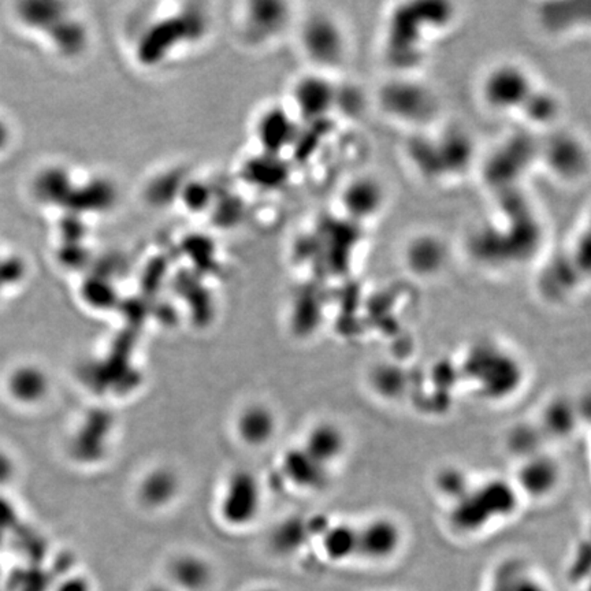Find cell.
Masks as SVG:
<instances>
[{
  "label": "cell",
  "mask_w": 591,
  "mask_h": 591,
  "mask_svg": "<svg viewBox=\"0 0 591 591\" xmlns=\"http://www.w3.org/2000/svg\"><path fill=\"white\" fill-rule=\"evenodd\" d=\"M463 372L474 390L489 400L510 398L523 378V365L515 354L484 339L467 352Z\"/></svg>",
  "instance_id": "6da1fadb"
},
{
  "label": "cell",
  "mask_w": 591,
  "mask_h": 591,
  "mask_svg": "<svg viewBox=\"0 0 591 591\" xmlns=\"http://www.w3.org/2000/svg\"><path fill=\"white\" fill-rule=\"evenodd\" d=\"M518 492L515 484L504 481L471 484L463 496L450 504V523L463 534L481 533L497 520L512 515Z\"/></svg>",
  "instance_id": "7a4b0ae2"
},
{
  "label": "cell",
  "mask_w": 591,
  "mask_h": 591,
  "mask_svg": "<svg viewBox=\"0 0 591 591\" xmlns=\"http://www.w3.org/2000/svg\"><path fill=\"white\" fill-rule=\"evenodd\" d=\"M538 84L525 64L502 61L486 70L479 98L492 113L519 114Z\"/></svg>",
  "instance_id": "3957f363"
},
{
  "label": "cell",
  "mask_w": 591,
  "mask_h": 591,
  "mask_svg": "<svg viewBox=\"0 0 591 591\" xmlns=\"http://www.w3.org/2000/svg\"><path fill=\"white\" fill-rule=\"evenodd\" d=\"M378 102L386 116L404 125L426 126L438 113L434 90L411 77H398L381 88Z\"/></svg>",
  "instance_id": "277c9868"
},
{
  "label": "cell",
  "mask_w": 591,
  "mask_h": 591,
  "mask_svg": "<svg viewBox=\"0 0 591 591\" xmlns=\"http://www.w3.org/2000/svg\"><path fill=\"white\" fill-rule=\"evenodd\" d=\"M303 47L311 61L326 73L341 67L348 56V35L336 17L322 13L311 17L303 28Z\"/></svg>",
  "instance_id": "5b68a950"
},
{
  "label": "cell",
  "mask_w": 591,
  "mask_h": 591,
  "mask_svg": "<svg viewBox=\"0 0 591 591\" xmlns=\"http://www.w3.org/2000/svg\"><path fill=\"white\" fill-rule=\"evenodd\" d=\"M263 507V489L250 470H237L225 482L219 497V515L229 527H250Z\"/></svg>",
  "instance_id": "8992f818"
},
{
  "label": "cell",
  "mask_w": 591,
  "mask_h": 591,
  "mask_svg": "<svg viewBox=\"0 0 591 591\" xmlns=\"http://www.w3.org/2000/svg\"><path fill=\"white\" fill-rule=\"evenodd\" d=\"M404 544L403 527L390 516L375 515L356 526V559L368 564L391 561Z\"/></svg>",
  "instance_id": "52a82bcc"
},
{
  "label": "cell",
  "mask_w": 591,
  "mask_h": 591,
  "mask_svg": "<svg viewBox=\"0 0 591 591\" xmlns=\"http://www.w3.org/2000/svg\"><path fill=\"white\" fill-rule=\"evenodd\" d=\"M538 158L553 177L564 183H577L587 173V148L570 132L552 133L538 148Z\"/></svg>",
  "instance_id": "ba28073f"
},
{
  "label": "cell",
  "mask_w": 591,
  "mask_h": 591,
  "mask_svg": "<svg viewBox=\"0 0 591 591\" xmlns=\"http://www.w3.org/2000/svg\"><path fill=\"white\" fill-rule=\"evenodd\" d=\"M388 204V189L374 175L349 178L339 193V206L351 220L370 222L382 214Z\"/></svg>",
  "instance_id": "9c48e42d"
},
{
  "label": "cell",
  "mask_w": 591,
  "mask_h": 591,
  "mask_svg": "<svg viewBox=\"0 0 591 591\" xmlns=\"http://www.w3.org/2000/svg\"><path fill=\"white\" fill-rule=\"evenodd\" d=\"M339 88L326 73L303 77L293 88V100L303 118L321 121L338 106Z\"/></svg>",
  "instance_id": "30bf717a"
},
{
  "label": "cell",
  "mask_w": 591,
  "mask_h": 591,
  "mask_svg": "<svg viewBox=\"0 0 591 591\" xmlns=\"http://www.w3.org/2000/svg\"><path fill=\"white\" fill-rule=\"evenodd\" d=\"M403 255L409 271L422 278H430L440 274L447 266L450 248L447 241L437 233H415L407 241Z\"/></svg>",
  "instance_id": "8fae6325"
},
{
  "label": "cell",
  "mask_w": 591,
  "mask_h": 591,
  "mask_svg": "<svg viewBox=\"0 0 591 591\" xmlns=\"http://www.w3.org/2000/svg\"><path fill=\"white\" fill-rule=\"evenodd\" d=\"M560 475L559 463L539 452L523 458L513 484L518 492H523L533 499H542L556 490Z\"/></svg>",
  "instance_id": "7c38bea8"
},
{
  "label": "cell",
  "mask_w": 591,
  "mask_h": 591,
  "mask_svg": "<svg viewBox=\"0 0 591 591\" xmlns=\"http://www.w3.org/2000/svg\"><path fill=\"white\" fill-rule=\"evenodd\" d=\"M489 591H549V587L533 565L513 557L492 572Z\"/></svg>",
  "instance_id": "4fadbf2b"
},
{
  "label": "cell",
  "mask_w": 591,
  "mask_h": 591,
  "mask_svg": "<svg viewBox=\"0 0 591 591\" xmlns=\"http://www.w3.org/2000/svg\"><path fill=\"white\" fill-rule=\"evenodd\" d=\"M209 560L194 553L178 554L171 560L167 569L170 587L176 591H206L212 582Z\"/></svg>",
  "instance_id": "5bb4252c"
},
{
  "label": "cell",
  "mask_w": 591,
  "mask_h": 591,
  "mask_svg": "<svg viewBox=\"0 0 591 591\" xmlns=\"http://www.w3.org/2000/svg\"><path fill=\"white\" fill-rule=\"evenodd\" d=\"M276 432V415L264 404L246 406L236 419V433L248 447H263L273 440Z\"/></svg>",
  "instance_id": "9a60e30c"
},
{
  "label": "cell",
  "mask_w": 591,
  "mask_h": 591,
  "mask_svg": "<svg viewBox=\"0 0 591 591\" xmlns=\"http://www.w3.org/2000/svg\"><path fill=\"white\" fill-rule=\"evenodd\" d=\"M302 448L311 458L330 470L331 466L347 452V437L336 424L321 422L307 433Z\"/></svg>",
  "instance_id": "2e32d148"
},
{
  "label": "cell",
  "mask_w": 591,
  "mask_h": 591,
  "mask_svg": "<svg viewBox=\"0 0 591 591\" xmlns=\"http://www.w3.org/2000/svg\"><path fill=\"white\" fill-rule=\"evenodd\" d=\"M48 375L35 364H21L10 373L7 390L17 403L32 407L40 404L49 391Z\"/></svg>",
  "instance_id": "e0dca14e"
},
{
  "label": "cell",
  "mask_w": 591,
  "mask_h": 591,
  "mask_svg": "<svg viewBox=\"0 0 591 591\" xmlns=\"http://www.w3.org/2000/svg\"><path fill=\"white\" fill-rule=\"evenodd\" d=\"M180 492V479L177 474L167 467H158L144 478L137 487V497L144 507L150 510H162L171 504Z\"/></svg>",
  "instance_id": "ac0fdd59"
},
{
  "label": "cell",
  "mask_w": 591,
  "mask_h": 591,
  "mask_svg": "<svg viewBox=\"0 0 591 591\" xmlns=\"http://www.w3.org/2000/svg\"><path fill=\"white\" fill-rule=\"evenodd\" d=\"M285 476L303 489H321L328 484L330 470L311 458L302 447L287 452L282 461Z\"/></svg>",
  "instance_id": "d6986e66"
},
{
  "label": "cell",
  "mask_w": 591,
  "mask_h": 591,
  "mask_svg": "<svg viewBox=\"0 0 591 591\" xmlns=\"http://www.w3.org/2000/svg\"><path fill=\"white\" fill-rule=\"evenodd\" d=\"M519 114L536 129L553 128L561 114V103L551 90L536 87Z\"/></svg>",
  "instance_id": "ffe728a7"
},
{
  "label": "cell",
  "mask_w": 591,
  "mask_h": 591,
  "mask_svg": "<svg viewBox=\"0 0 591 591\" xmlns=\"http://www.w3.org/2000/svg\"><path fill=\"white\" fill-rule=\"evenodd\" d=\"M322 549L328 560L347 562L356 559V526L331 525L323 531Z\"/></svg>",
  "instance_id": "44dd1931"
},
{
  "label": "cell",
  "mask_w": 591,
  "mask_h": 591,
  "mask_svg": "<svg viewBox=\"0 0 591 591\" xmlns=\"http://www.w3.org/2000/svg\"><path fill=\"white\" fill-rule=\"evenodd\" d=\"M574 426V412L562 401L549 404L545 411L544 429L551 434H567Z\"/></svg>",
  "instance_id": "7402d4cb"
},
{
  "label": "cell",
  "mask_w": 591,
  "mask_h": 591,
  "mask_svg": "<svg viewBox=\"0 0 591 591\" xmlns=\"http://www.w3.org/2000/svg\"><path fill=\"white\" fill-rule=\"evenodd\" d=\"M15 475V464L9 453L0 450V487L6 486Z\"/></svg>",
  "instance_id": "603a6c76"
},
{
  "label": "cell",
  "mask_w": 591,
  "mask_h": 591,
  "mask_svg": "<svg viewBox=\"0 0 591 591\" xmlns=\"http://www.w3.org/2000/svg\"><path fill=\"white\" fill-rule=\"evenodd\" d=\"M56 591H93L92 583L85 577L66 578L59 583Z\"/></svg>",
  "instance_id": "cb8c5ba5"
},
{
  "label": "cell",
  "mask_w": 591,
  "mask_h": 591,
  "mask_svg": "<svg viewBox=\"0 0 591 591\" xmlns=\"http://www.w3.org/2000/svg\"><path fill=\"white\" fill-rule=\"evenodd\" d=\"M145 591H176L175 588L170 587V586H167V587H165V586H152V587L147 588Z\"/></svg>",
  "instance_id": "d4e9b609"
},
{
  "label": "cell",
  "mask_w": 591,
  "mask_h": 591,
  "mask_svg": "<svg viewBox=\"0 0 591 591\" xmlns=\"http://www.w3.org/2000/svg\"><path fill=\"white\" fill-rule=\"evenodd\" d=\"M253 591H276V590H274V588L261 587V588H255V590Z\"/></svg>",
  "instance_id": "484cf974"
}]
</instances>
